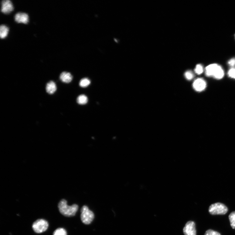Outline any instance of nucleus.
I'll return each instance as SVG.
<instances>
[{"instance_id": "nucleus-1", "label": "nucleus", "mask_w": 235, "mask_h": 235, "mask_svg": "<svg viewBox=\"0 0 235 235\" xmlns=\"http://www.w3.org/2000/svg\"><path fill=\"white\" fill-rule=\"evenodd\" d=\"M58 207L60 213L66 217H71L75 215L78 208V206L76 204L71 206H68L67 201L64 199L60 201Z\"/></svg>"}, {"instance_id": "nucleus-2", "label": "nucleus", "mask_w": 235, "mask_h": 235, "mask_svg": "<svg viewBox=\"0 0 235 235\" xmlns=\"http://www.w3.org/2000/svg\"><path fill=\"white\" fill-rule=\"evenodd\" d=\"M228 208L224 204L217 203L211 204L209 207V212L212 215H223L228 212Z\"/></svg>"}, {"instance_id": "nucleus-3", "label": "nucleus", "mask_w": 235, "mask_h": 235, "mask_svg": "<svg viewBox=\"0 0 235 235\" xmlns=\"http://www.w3.org/2000/svg\"><path fill=\"white\" fill-rule=\"evenodd\" d=\"M81 219L85 224H89L92 222L94 218V214L86 206H83L81 210Z\"/></svg>"}, {"instance_id": "nucleus-4", "label": "nucleus", "mask_w": 235, "mask_h": 235, "mask_svg": "<svg viewBox=\"0 0 235 235\" xmlns=\"http://www.w3.org/2000/svg\"><path fill=\"white\" fill-rule=\"evenodd\" d=\"M49 226V223L46 220L38 219L33 223L32 228L35 233L40 234L45 232Z\"/></svg>"}, {"instance_id": "nucleus-5", "label": "nucleus", "mask_w": 235, "mask_h": 235, "mask_svg": "<svg viewBox=\"0 0 235 235\" xmlns=\"http://www.w3.org/2000/svg\"><path fill=\"white\" fill-rule=\"evenodd\" d=\"M185 235H196L195 224L192 221H189L185 225L183 229Z\"/></svg>"}, {"instance_id": "nucleus-6", "label": "nucleus", "mask_w": 235, "mask_h": 235, "mask_svg": "<svg viewBox=\"0 0 235 235\" xmlns=\"http://www.w3.org/2000/svg\"><path fill=\"white\" fill-rule=\"evenodd\" d=\"M194 89L197 91H202L205 89L206 83L202 78H198L194 82L193 85Z\"/></svg>"}, {"instance_id": "nucleus-7", "label": "nucleus", "mask_w": 235, "mask_h": 235, "mask_svg": "<svg viewBox=\"0 0 235 235\" xmlns=\"http://www.w3.org/2000/svg\"><path fill=\"white\" fill-rule=\"evenodd\" d=\"M13 9L12 2L10 0H4L2 1L1 11L5 14H8Z\"/></svg>"}, {"instance_id": "nucleus-8", "label": "nucleus", "mask_w": 235, "mask_h": 235, "mask_svg": "<svg viewBox=\"0 0 235 235\" xmlns=\"http://www.w3.org/2000/svg\"><path fill=\"white\" fill-rule=\"evenodd\" d=\"M15 21L18 23L27 24L29 21V17L26 13L19 12L15 15Z\"/></svg>"}, {"instance_id": "nucleus-9", "label": "nucleus", "mask_w": 235, "mask_h": 235, "mask_svg": "<svg viewBox=\"0 0 235 235\" xmlns=\"http://www.w3.org/2000/svg\"><path fill=\"white\" fill-rule=\"evenodd\" d=\"M220 66L217 64L210 65L206 68L205 73L207 77H213L216 73Z\"/></svg>"}, {"instance_id": "nucleus-10", "label": "nucleus", "mask_w": 235, "mask_h": 235, "mask_svg": "<svg viewBox=\"0 0 235 235\" xmlns=\"http://www.w3.org/2000/svg\"><path fill=\"white\" fill-rule=\"evenodd\" d=\"M73 76L71 74L66 71H63L60 74V79L63 82L69 83L72 80Z\"/></svg>"}, {"instance_id": "nucleus-11", "label": "nucleus", "mask_w": 235, "mask_h": 235, "mask_svg": "<svg viewBox=\"0 0 235 235\" xmlns=\"http://www.w3.org/2000/svg\"><path fill=\"white\" fill-rule=\"evenodd\" d=\"M57 88L56 85L53 81H50L48 83L46 87L47 92L49 94H53L56 91Z\"/></svg>"}, {"instance_id": "nucleus-12", "label": "nucleus", "mask_w": 235, "mask_h": 235, "mask_svg": "<svg viewBox=\"0 0 235 235\" xmlns=\"http://www.w3.org/2000/svg\"><path fill=\"white\" fill-rule=\"evenodd\" d=\"M9 31L8 27L4 25L0 26V37L1 39H4L7 36Z\"/></svg>"}, {"instance_id": "nucleus-13", "label": "nucleus", "mask_w": 235, "mask_h": 235, "mask_svg": "<svg viewBox=\"0 0 235 235\" xmlns=\"http://www.w3.org/2000/svg\"><path fill=\"white\" fill-rule=\"evenodd\" d=\"M88 102V98L86 95L81 94L79 95L77 98V103L80 105L86 104Z\"/></svg>"}, {"instance_id": "nucleus-14", "label": "nucleus", "mask_w": 235, "mask_h": 235, "mask_svg": "<svg viewBox=\"0 0 235 235\" xmlns=\"http://www.w3.org/2000/svg\"><path fill=\"white\" fill-rule=\"evenodd\" d=\"M224 76V71L222 68L220 66L218 69L217 70L216 73L213 77L217 79H221Z\"/></svg>"}, {"instance_id": "nucleus-15", "label": "nucleus", "mask_w": 235, "mask_h": 235, "mask_svg": "<svg viewBox=\"0 0 235 235\" xmlns=\"http://www.w3.org/2000/svg\"><path fill=\"white\" fill-rule=\"evenodd\" d=\"M91 83V81L87 78H84L82 79L80 82V86L83 88H86L89 86Z\"/></svg>"}, {"instance_id": "nucleus-16", "label": "nucleus", "mask_w": 235, "mask_h": 235, "mask_svg": "<svg viewBox=\"0 0 235 235\" xmlns=\"http://www.w3.org/2000/svg\"><path fill=\"white\" fill-rule=\"evenodd\" d=\"M229 218L231 226L233 229H235V211L231 212L230 214Z\"/></svg>"}, {"instance_id": "nucleus-17", "label": "nucleus", "mask_w": 235, "mask_h": 235, "mask_svg": "<svg viewBox=\"0 0 235 235\" xmlns=\"http://www.w3.org/2000/svg\"><path fill=\"white\" fill-rule=\"evenodd\" d=\"M53 235H67V233L63 228H59L54 231Z\"/></svg>"}, {"instance_id": "nucleus-18", "label": "nucleus", "mask_w": 235, "mask_h": 235, "mask_svg": "<svg viewBox=\"0 0 235 235\" xmlns=\"http://www.w3.org/2000/svg\"><path fill=\"white\" fill-rule=\"evenodd\" d=\"M203 71V67L201 64H197L195 69V71L196 74L200 75L202 74Z\"/></svg>"}, {"instance_id": "nucleus-19", "label": "nucleus", "mask_w": 235, "mask_h": 235, "mask_svg": "<svg viewBox=\"0 0 235 235\" xmlns=\"http://www.w3.org/2000/svg\"><path fill=\"white\" fill-rule=\"evenodd\" d=\"M185 76L187 80H192L194 77V75L192 71H188L185 73Z\"/></svg>"}, {"instance_id": "nucleus-20", "label": "nucleus", "mask_w": 235, "mask_h": 235, "mask_svg": "<svg viewBox=\"0 0 235 235\" xmlns=\"http://www.w3.org/2000/svg\"><path fill=\"white\" fill-rule=\"evenodd\" d=\"M204 235H221L219 232L212 230H207Z\"/></svg>"}, {"instance_id": "nucleus-21", "label": "nucleus", "mask_w": 235, "mask_h": 235, "mask_svg": "<svg viewBox=\"0 0 235 235\" xmlns=\"http://www.w3.org/2000/svg\"><path fill=\"white\" fill-rule=\"evenodd\" d=\"M228 75L230 77L235 79V69H230L228 72Z\"/></svg>"}, {"instance_id": "nucleus-22", "label": "nucleus", "mask_w": 235, "mask_h": 235, "mask_svg": "<svg viewBox=\"0 0 235 235\" xmlns=\"http://www.w3.org/2000/svg\"><path fill=\"white\" fill-rule=\"evenodd\" d=\"M228 64L231 67H234L235 66V58H233L230 60L228 62Z\"/></svg>"}]
</instances>
